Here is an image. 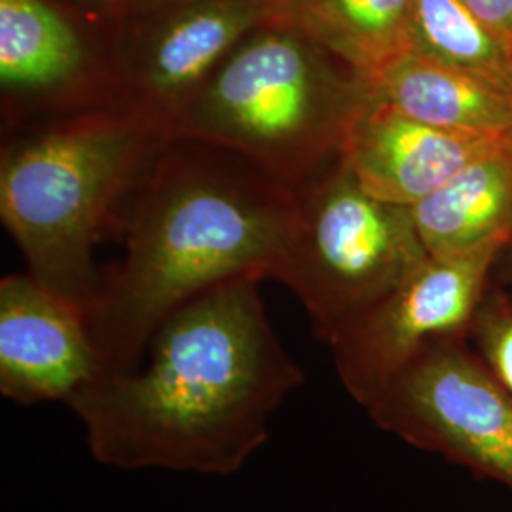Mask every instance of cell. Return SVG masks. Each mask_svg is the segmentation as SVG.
Returning <instances> with one entry per match:
<instances>
[{"instance_id":"3957f363","label":"cell","mask_w":512,"mask_h":512,"mask_svg":"<svg viewBox=\"0 0 512 512\" xmlns=\"http://www.w3.org/2000/svg\"><path fill=\"white\" fill-rule=\"evenodd\" d=\"M0 219L29 274L86 310L103 274L93 249L124 219L169 129L122 105L78 110L2 133Z\"/></svg>"},{"instance_id":"6da1fadb","label":"cell","mask_w":512,"mask_h":512,"mask_svg":"<svg viewBox=\"0 0 512 512\" xmlns=\"http://www.w3.org/2000/svg\"><path fill=\"white\" fill-rule=\"evenodd\" d=\"M260 279L192 298L154 332L137 368L101 376L67 404L93 459L122 471L234 475L304 382L277 338Z\"/></svg>"},{"instance_id":"7c38bea8","label":"cell","mask_w":512,"mask_h":512,"mask_svg":"<svg viewBox=\"0 0 512 512\" xmlns=\"http://www.w3.org/2000/svg\"><path fill=\"white\" fill-rule=\"evenodd\" d=\"M372 86L385 103L423 124L512 139V88L484 74L412 50L385 69Z\"/></svg>"},{"instance_id":"9a60e30c","label":"cell","mask_w":512,"mask_h":512,"mask_svg":"<svg viewBox=\"0 0 512 512\" xmlns=\"http://www.w3.org/2000/svg\"><path fill=\"white\" fill-rule=\"evenodd\" d=\"M412 50L512 88L511 50L461 0H414Z\"/></svg>"},{"instance_id":"ba28073f","label":"cell","mask_w":512,"mask_h":512,"mask_svg":"<svg viewBox=\"0 0 512 512\" xmlns=\"http://www.w3.org/2000/svg\"><path fill=\"white\" fill-rule=\"evenodd\" d=\"M274 0H175L128 19L112 44L118 103L171 126Z\"/></svg>"},{"instance_id":"30bf717a","label":"cell","mask_w":512,"mask_h":512,"mask_svg":"<svg viewBox=\"0 0 512 512\" xmlns=\"http://www.w3.org/2000/svg\"><path fill=\"white\" fill-rule=\"evenodd\" d=\"M101 376L88 310L29 272L2 277V397L21 406L69 404Z\"/></svg>"},{"instance_id":"5bb4252c","label":"cell","mask_w":512,"mask_h":512,"mask_svg":"<svg viewBox=\"0 0 512 512\" xmlns=\"http://www.w3.org/2000/svg\"><path fill=\"white\" fill-rule=\"evenodd\" d=\"M412 8L414 0H274L272 16L300 29L374 84L412 52Z\"/></svg>"},{"instance_id":"5b68a950","label":"cell","mask_w":512,"mask_h":512,"mask_svg":"<svg viewBox=\"0 0 512 512\" xmlns=\"http://www.w3.org/2000/svg\"><path fill=\"white\" fill-rule=\"evenodd\" d=\"M427 256L412 209L368 194L338 158L296 190L275 281L293 291L329 344Z\"/></svg>"},{"instance_id":"277c9868","label":"cell","mask_w":512,"mask_h":512,"mask_svg":"<svg viewBox=\"0 0 512 512\" xmlns=\"http://www.w3.org/2000/svg\"><path fill=\"white\" fill-rule=\"evenodd\" d=\"M374 95L338 55L272 16L224 59L171 133L236 150L296 192L340 158Z\"/></svg>"},{"instance_id":"d6986e66","label":"cell","mask_w":512,"mask_h":512,"mask_svg":"<svg viewBox=\"0 0 512 512\" xmlns=\"http://www.w3.org/2000/svg\"><path fill=\"white\" fill-rule=\"evenodd\" d=\"M494 270H497V275H499L497 287H501V289L512 298V238L511 241L505 245V249L501 251L499 258H497ZM492 281H494V279H492Z\"/></svg>"},{"instance_id":"e0dca14e","label":"cell","mask_w":512,"mask_h":512,"mask_svg":"<svg viewBox=\"0 0 512 512\" xmlns=\"http://www.w3.org/2000/svg\"><path fill=\"white\" fill-rule=\"evenodd\" d=\"M484 27L512 48V0H461Z\"/></svg>"},{"instance_id":"9c48e42d","label":"cell","mask_w":512,"mask_h":512,"mask_svg":"<svg viewBox=\"0 0 512 512\" xmlns=\"http://www.w3.org/2000/svg\"><path fill=\"white\" fill-rule=\"evenodd\" d=\"M120 105L112 44L93 46L50 0H0L2 133Z\"/></svg>"},{"instance_id":"7a4b0ae2","label":"cell","mask_w":512,"mask_h":512,"mask_svg":"<svg viewBox=\"0 0 512 512\" xmlns=\"http://www.w3.org/2000/svg\"><path fill=\"white\" fill-rule=\"evenodd\" d=\"M296 192L236 150L167 135L124 211L126 247L88 321L103 376L137 368L175 310L234 279H275Z\"/></svg>"},{"instance_id":"52a82bcc","label":"cell","mask_w":512,"mask_h":512,"mask_svg":"<svg viewBox=\"0 0 512 512\" xmlns=\"http://www.w3.org/2000/svg\"><path fill=\"white\" fill-rule=\"evenodd\" d=\"M505 245L427 256L376 304L338 330L329 346L340 382L366 408L425 349L469 336Z\"/></svg>"},{"instance_id":"4fadbf2b","label":"cell","mask_w":512,"mask_h":512,"mask_svg":"<svg viewBox=\"0 0 512 512\" xmlns=\"http://www.w3.org/2000/svg\"><path fill=\"white\" fill-rule=\"evenodd\" d=\"M429 256L467 255L512 238V139L465 165L412 207Z\"/></svg>"},{"instance_id":"8992f818","label":"cell","mask_w":512,"mask_h":512,"mask_svg":"<svg viewBox=\"0 0 512 512\" xmlns=\"http://www.w3.org/2000/svg\"><path fill=\"white\" fill-rule=\"evenodd\" d=\"M365 410L385 433L512 490V397L469 336L425 349Z\"/></svg>"},{"instance_id":"ac0fdd59","label":"cell","mask_w":512,"mask_h":512,"mask_svg":"<svg viewBox=\"0 0 512 512\" xmlns=\"http://www.w3.org/2000/svg\"><path fill=\"white\" fill-rule=\"evenodd\" d=\"M95 6L97 10L116 16V18L133 19L148 14L160 6L175 0H82Z\"/></svg>"},{"instance_id":"ffe728a7","label":"cell","mask_w":512,"mask_h":512,"mask_svg":"<svg viewBox=\"0 0 512 512\" xmlns=\"http://www.w3.org/2000/svg\"><path fill=\"white\" fill-rule=\"evenodd\" d=\"M511 54H512V48H511Z\"/></svg>"},{"instance_id":"2e32d148","label":"cell","mask_w":512,"mask_h":512,"mask_svg":"<svg viewBox=\"0 0 512 512\" xmlns=\"http://www.w3.org/2000/svg\"><path fill=\"white\" fill-rule=\"evenodd\" d=\"M469 344L512 397V298L494 281L476 310Z\"/></svg>"},{"instance_id":"8fae6325","label":"cell","mask_w":512,"mask_h":512,"mask_svg":"<svg viewBox=\"0 0 512 512\" xmlns=\"http://www.w3.org/2000/svg\"><path fill=\"white\" fill-rule=\"evenodd\" d=\"M501 141L423 124L374 95L351 124L340 160L368 194L412 209Z\"/></svg>"}]
</instances>
